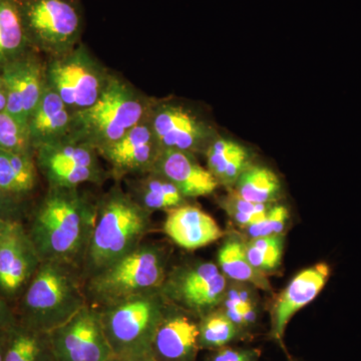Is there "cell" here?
I'll return each mask as SVG.
<instances>
[{
	"label": "cell",
	"mask_w": 361,
	"mask_h": 361,
	"mask_svg": "<svg viewBox=\"0 0 361 361\" xmlns=\"http://www.w3.org/2000/svg\"><path fill=\"white\" fill-rule=\"evenodd\" d=\"M97 202L80 188L49 187L28 213V236L42 261L82 271L97 218Z\"/></svg>",
	"instance_id": "6da1fadb"
},
{
	"label": "cell",
	"mask_w": 361,
	"mask_h": 361,
	"mask_svg": "<svg viewBox=\"0 0 361 361\" xmlns=\"http://www.w3.org/2000/svg\"><path fill=\"white\" fill-rule=\"evenodd\" d=\"M152 230V213L116 182L97 199L96 223L82 266L84 281L135 251Z\"/></svg>",
	"instance_id": "7a4b0ae2"
},
{
	"label": "cell",
	"mask_w": 361,
	"mask_h": 361,
	"mask_svg": "<svg viewBox=\"0 0 361 361\" xmlns=\"http://www.w3.org/2000/svg\"><path fill=\"white\" fill-rule=\"evenodd\" d=\"M87 305L80 269L66 263L42 261L14 311L20 324L51 332Z\"/></svg>",
	"instance_id": "3957f363"
},
{
	"label": "cell",
	"mask_w": 361,
	"mask_h": 361,
	"mask_svg": "<svg viewBox=\"0 0 361 361\" xmlns=\"http://www.w3.org/2000/svg\"><path fill=\"white\" fill-rule=\"evenodd\" d=\"M154 102L113 73L96 103L73 111L66 139L101 151L146 121Z\"/></svg>",
	"instance_id": "277c9868"
},
{
	"label": "cell",
	"mask_w": 361,
	"mask_h": 361,
	"mask_svg": "<svg viewBox=\"0 0 361 361\" xmlns=\"http://www.w3.org/2000/svg\"><path fill=\"white\" fill-rule=\"evenodd\" d=\"M168 262L169 254L163 246L144 242L129 255L85 282L87 305L99 310L160 291Z\"/></svg>",
	"instance_id": "5b68a950"
},
{
	"label": "cell",
	"mask_w": 361,
	"mask_h": 361,
	"mask_svg": "<svg viewBox=\"0 0 361 361\" xmlns=\"http://www.w3.org/2000/svg\"><path fill=\"white\" fill-rule=\"evenodd\" d=\"M169 306L160 291H156L97 310L114 358L118 361L153 358L152 345Z\"/></svg>",
	"instance_id": "8992f818"
},
{
	"label": "cell",
	"mask_w": 361,
	"mask_h": 361,
	"mask_svg": "<svg viewBox=\"0 0 361 361\" xmlns=\"http://www.w3.org/2000/svg\"><path fill=\"white\" fill-rule=\"evenodd\" d=\"M18 6L35 51L56 59L80 44L84 14L80 0H18Z\"/></svg>",
	"instance_id": "52a82bcc"
},
{
	"label": "cell",
	"mask_w": 361,
	"mask_h": 361,
	"mask_svg": "<svg viewBox=\"0 0 361 361\" xmlns=\"http://www.w3.org/2000/svg\"><path fill=\"white\" fill-rule=\"evenodd\" d=\"M111 75L82 42L65 56L49 59L45 63L47 85L73 111L96 103Z\"/></svg>",
	"instance_id": "ba28073f"
},
{
	"label": "cell",
	"mask_w": 361,
	"mask_h": 361,
	"mask_svg": "<svg viewBox=\"0 0 361 361\" xmlns=\"http://www.w3.org/2000/svg\"><path fill=\"white\" fill-rule=\"evenodd\" d=\"M227 288L217 264L193 261L168 270L160 293L169 305L200 320L221 306Z\"/></svg>",
	"instance_id": "9c48e42d"
},
{
	"label": "cell",
	"mask_w": 361,
	"mask_h": 361,
	"mask_svg": "<svg viewBox=\"0 0 361 361\" xmlns=\"http://www.w3.org/2000/svg\"><path fill=\"white\" fill-rule=\"evenodd\" d=\"M96 149L65 139L35 149L39 172L49 187L80 188L85 183L103 185L109 178Z\"/></svg>",
	"instance_id": "30bf717a"
},
{
	"label": "cell",
	"mask_w": 361,
	"mask_h": 361,
	"mask_svg": "<svg viewBox=\"0 0 361 361\" xmlns=\"http://www.w3.org/2000/svg\"><path fill=\"white\" fill-rule=\"evenodd\" d=\"M161 149L203 153L217 137L215 130L197 111L184 104L154 102L149 115Z\"/></svg>",
	"instance_id": "8fae6325"
},
{
	"label": "cell",
	"mask_w": 361,
	"mask_h": 361,
	"mask_svg": "<svg viewBox=\"0 0 361 361\" xmlns=\"http://www.w3.org/2000/svg\"><path fill=\"white\" fill-rule=\"evenodd\" d=\"M49 334L58 361H108L114 358L99 311L89 305Z\"/></svg>",
	"instance_id": "7c38bea8"
},
{
	"label": "cell",
	"mask_w": 361,
	"mask_h": 361,
	"mask_svg": "<svg viewBox=\"0 0 361 361\" xmlns=\"http://www.w3.org/2000/svg\"><path fill=\"white\" fill-rule=\"evenodd\" d=\"M0 73L6 87V113L26 130L28 118L47 87L45 63L39 52L32 49L2 68Z\"/></svg>",
	"instance_id": "4fadbf2b"
},
{
	"label": "cell",
	"mask_w": 361,
	"mask_h": 361,
	"mask_svg": "<svg viewBox=\"0 0 361 361\" xmlns=\"http://www.w3.org/2000/svg\"><path fill=\"white\" fill-rule=\"evenodd\" d=\"M40 263L25 224L16 223L0 244V295L7 302H18Z\"/></svg>",
	"instance_id": "5bb4252c"
},
{
	"label": "cell",
	"mask_w": 361,
	"mask_h": 361,
	"mask_svg": "<svg viewBox=\"0 0 361 361\" xmlns=\"http://www.w3.org/2000/svg\"><path fill=\"white\" fill-rule=\"evenodd\" d=\"M161 152L160 145L147 118L97 154L110 165L111 178L120 182L152 171Z\"/></svg>",
	"instance_id": "9a60e30c"
},
{
	"label": "cell",
	"mask_w": 361,
	"mask_h": 361,
	"mask_svg": "<svg viewBox=\"0 0 361 361\" xmlns=\"http://www.w3.org/2000/svg\"><path fill=\"white\" fill-rule=\"evenodd\" d=\"M330 274V266L320 262L299 272L287 285L271 312V334L275 341H283L291 318L319 295L329 282Z\"/></svg>",
	"instance_id": "2e32d148"
},
{
	"label": "cell",
	"mask_w": 361,
	"mask_h": 361,
	"mask_svg": "<svg viewBox=\"0 0 361 361\" xmlns=\"http://www.w3.org/2000/svg\"><path fill=\"white\" fill-rule=\"evenodd\" d=\"M199 322L184 311L169 306L157 329L152 357L156 361H194L199 346Z\"/></svg>",
	"instance_id": "e0dca14e"
},
{
	"label": "cell",
	"mask_w": 361,
	"mask_h": 361,
	"mask_svg": "<svg viewBox=\"0 0 361 361\" xmlns=\"http://www.w3.org/2000/svg\"><path fill=\"white\" fill-rule=\"evenodd\" d=\"M163 230L176 245L188 251L211 245L224 235L212 216L188 203L167 211Z\"/></svg>",
	"instance_id": "ac0fdd59"
},
{
	"label": "cell",
	"mask_w": 361,
	"mask_h": 361,
	"mask_svg": "<svg viewBox=\"0 0 361 361\" xmlns=\"http://www.w3.org/2000/svg\"><path fill=\"white\" fill-rule=\"evenodd\" d=\"M152 171L173 183L186 199L210 196L219 186L196 156L186 152L161 149Z\"/></svg>",
	"instance_id": "d6986e66"
},
{
	"label": "cell",
	"mask_w": 361,
	"mask_h": 361,
	"mask_svg": "<svg viewBox=\"0 0 361 361\" xmlns=\"http://www.w3.org/2000/svg\"><path fill=\"white\" fill-rule=\"evenodd\" d=\"M73 111L47 85L39 104L28 118V140L32 149L63 141L70 135Z\"/></svg>",
	"instance_id": "ffe728a7"
},
{
	"label": "cell",
	"mask_w": 361,
	"mask_h": 361,
	"mask_svg": "<svg viewBox=\"0 0 361 361\" xmlns=\"http://www.w3.org/2000/svg\"><path fill=\"white\" fill-rule=\"evenodd\" d=\"M126 183V191L140 206L152 214L156 211L167 212L188 203V199L173 183L153 171L127 178Z\"/></svg>",
	"instance_id": "44dd1931"
},
{
	"label": "cell",
	"mask_w": 361,
	"mask_h": 361,
	"mask_svg": "<svg viewBox=\"0 0 361 361\" xmlns=\"http://www.w3.org/2000/svg\"><path fill=\"white\" fill-rule=\"evenodd\" d=\"M207 169L218 184L233 186L252 166L251 153L243 145L217 135L204 152Z\"/></svg>",
	"instance_id": "7402d4cb"
},
{
	"label": "cell",
	"mask_w": 361,
	"mask_h": 361,
	"mask_svg": "<svg viewBox=\"0 0 361 361\" xmlns=\"http://www.w3.org/2000/svg\"><path fill=\"white\" fill-rule=\"evenodd\" d=\"M39 183L35 154L0 149V187L9 194L28 202Z\"/></svg>",
	"instance_id": "603a6c76"
},
{
	"label": "cell",
	"mask_w": 361,
	"mask_h": 361,
	"mask_svg": "<svg viewBox=\"0 0 361 361\" xmlns=\"http://www.w3.org/2000/svg\"><path fill=\"white\" fill-rule=\"evenodd\" d=\"M4 361H58L49 332L37 331L20 322L7 329Z\"/></svg>",
	"instance_id": "cb8c5ba5"
},
{
	"label": "cell",
	"mask_w": 361,
	"mask_h": 361,
	"mask_svg": "<svg viewBox=\"0 0 361 361\" xmlns=\"http://www.w3.org/2000/svg\"><path fill=\"white\" fill-rule=\"evenodd\" d=\"M32 49L21 21L18 0H0V71Z\"/></svg>",
	"instance_id": "d4e9b609"
},
{
	"label": "cell",
	"mask_w": 361,
	"mask_h": 361,
	"mask_svg": "<svg viewBox=\"0 0 361 361\" xmlns=\"http://www.w3.org/2000/svg\"><path fill=\"white\" fill-rule=\"evenodd\" d=\"M218 267L227 279L246 283L269 290L270 285L264 273L256 270L246 255L245 243L237 238H230L220 247L217 254Z\"/></svg>",
	"instance_id": "484cf974"
},
{
	"label": "cell",
	"mask_w": 361,
	"mask_h": 361,
	"mask_svg": "<svg viewBox=\"0 0 361 361\" xmlns=\"http://www.w3.org/2000/svg\"><path fill=\"white\" fill-rule=\"evenodd\" d=\"M234 190L247 201L271 205L279 198L281 182L270 169L252 165L240 176Z\"/></svg>",
	"instance_id": "4316f807"
},
{
	"label": "cell",
	"mask_w": 361,
	"mask_h": 361,
	"mask_svg": "<svg viewBox=\"0 0 361 361\" xmlns=\"http://www.w3.org/2000/svg\"><path fill=\"white\" fill-rule=\"evenodd\" d=\"M233 286H228L224 300L223 313L237 325L240 330L246 329L257 322V301L251 285L235 282Z\"/></svg>",
	"instance_id": "83f0119b"
},
{
	"label": "cell",
	"mask_w": 361,
	"mask_h": 361,
	"mask_svg": "<svg viewBox=\"0 0 361 361\" xmlns=\"http://www.w3.org/2000/svg\"><path fill=\"white\" fill-rule=\"evenodd\" d=\"M199 331L200 348L220 349L234 341L240 329L222 310H216L201 318Z\"/></svg>",
	"instance_id": "f1b7e54d"
},
{
	"label": "cell",
	"mask_w": 361,
	"mask_h": 361,
	"mask_svg": "<svg viewBox=\"0 0 361 361\" xmlns=\"http://www.w3.org/2000/svg\"><path fill=\"white\" fill-rule=\"evenodd\" d=\"M249 262L260 272H271L281 264L283 257L284 238L282 235L251 239L245 243Z\"/></svg>",
	"instance_id": "f546056e"
},
{
	"label": "cell",
	"mask_w": 361,
	"mask_h": 361,
	"mask_svg": "<svg viewBox=\"0 0 361 361\" xmlns=\"http://www.w3.org/2000/svg\"><path fill=\"white\" fill-rule=\"evenodd\" d=\"M221 205L229 217L234 221L235 224L244 229L264 219L270 207L272 206L247 201L241 198L234 189L230 190L227 196L222 199Z\"/></svg>",
	"instance_id": "4dcf8cb0"
},
{
	"label": "cell",
	"mask_w": 361,
	"mask_h": 361,
	"mask_svg": "<svg viewBox=\"0 0 361 361\" xmlns=\"http://www.w3.org/2000/svg\"><path fill=\"white\" fill-rule=\"evenodd\" d=\"M0 149L35 154L25 128L6 111L0 113Z\"/></svg>",
	"instance_id": "1f68e13d"
},
{
	"label": "cell",
	"mask_w": 361,
	"mask_h": 361,
	"mask_svg": "<svg viewBox=\"0 0 361 361\" xmlns=\"http://www.w3.org/2000/svg\"><path fill=\"white\" fill-rule=\"evenodd\" d=\"M289 220L288 209L283 205L271 206L264 219L245 229L250 239L282 235Z\"/></svg>",
	"instance_id": "d6a6232c"
},
{
	"label": "cell",
	"mask_w": 361,
	"mask_h": 361,
	"mask_svg": "<svg viewBox=\"0 0 361 361\" xmlns=\"http://www.w3.org/2000/svg\"><path fill=\"white\" fill-rule=\"evenodd\" d=\"M30 210L28 202L16 198L0 187V216L13 222L23 223Z\"/></svg>",
	"instance_id": "836d02e7"
},
{
	"label": "cell",
	"mask_w": 361,
	"mask_h": 361,
	"mask_svg": "<svg viewBox=\"0 0 361 361\" xmlns=\"http://www.w3.org/2000/svg\"><path fill=\"white\" fill-rule=\"evenodd\" d=\"M208 361H255V355L249 350L223 348Z\"/></svg>",
	"instance_id": "e575fe53"
},
{
	"label": "cell",
	"mask_w": 361,
	"mask_h": 361,
	"mask_svg": "<svg viewBox=\"0 0 361 361\" xmlns=\"http://www.w3.org/2000/svg\"><path fill=\"white\" fill-rule=\"evenodd\" d=\"M18 322L14 308L0 295V329H9Z\"/></svg>",
	"instance_id": "d590c367"
},
{
	"label": "cell",
	"mask_w": 361,
	"mask_h": 361,
	"mask_svg": "<svg viewBox=\"0 0 361 361\" xmlns=\"http://www.w3.org/2000/svg\"><path fill=\"white\" fill-rule=\"evenodd\" d=\"M16 223L18 222H13V221L7 220L6 218L0 216V244H1L2 242H4V240L6 238L7 235L11 233Z\"/></svg>",
	"instance_id": "8d00e7d4"
},
{
	"label": "cell",
	"mask_w": 361,
	"mask_h": 361,
	"mask_svg": "<svg viewBox=\"0 0 361 361\" xmlns=\"http://www.w3.org/2000/svg\"><path fill=\"white\" fill-rule=\"evenodd\" d=\"M7 108V92L6 82L0 73V113L6 111Z\"/></svg>",
	"instance_id": "74e56055"
},
{
	"label": "cell",
	"mask_w": 361,
	"mask_h": 361,
	"mask_svg": "<svg viewBox=\"0 0 361 361\" xmlns=\"http://www.w3.org/2000/svg\"><path fill=\"white\" fill-rule=\"evenodd\" d=\"M7 342V329H0V361H4Z\"/></svg>",
	"instance_id": "f35d334b"
},
{
	"label": "cell",
	"mask_w": 361,
	"mask_h": 361,
	"mask_svg": "<svg viewBox=\"0 0 361 361\" xmlns=\"http://www.w3.org/2000/svg\"><path fill=\"white\" fill-rule=\"evenodd\" d=\"M140 361H156V360H154V358H148V360H140Z\"/></svg>",
	"instance_id": "ab89813d"
},
{
	"label": "cell",
	"mask_w": 361,
	"mask_h": 361,
	"mask_svg": "<svg viewBox=\"0 0 361 361\" xmlns=\"http://www.w3.org/2000/svg\"><path fill=\"white\" fill-rule=\"evenodd\" d=\"M108 361H118V360H116V358H111V360H108Z\"/></svg>",
	"instance_id": "60d3db41"
}]
</instances>
